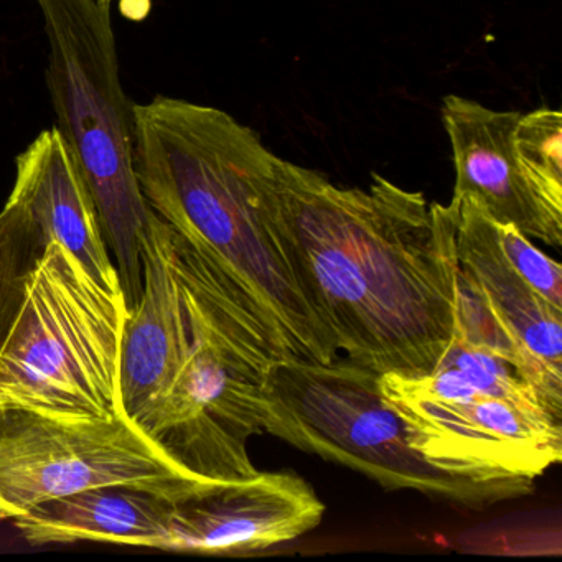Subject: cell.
I'll use <instances>...</instances> for the list:
<instances>
[{"label": "cell", "instance_id": "e0dca14e", "mask_svg": "<svg viewBox=\"0 0 562 562\" xmlns=\"http://www.w3.org/2000/svg\"><path fill=\"white\" fill-rule=\"evenodd\" d=\"M496 241L512 268L554 307L562 308V268L516 226L495 222Z\"/></svg>", "mask_w": 562, "mask_h": 562}, {"label": "cell", "instance_id": "4fadbf2b", "mask_svg": "<svg viewBox=\"0 0 562 562\" xmlns=\"http://www.w3.org/2000/svg\"><path fill=\"white\" fill-rule=\"evenodd\" d=\"M50 241L64 246L103 288L121 291L93 196L57 127L18 157L14 189Z\"/></svg>", "mask_w": 562, "mask_h": 562}, {"label": "cell", "instance_id": "ba28073f", "mask_svg": "<svg viewBox=\"0 0 562 562\" xmlns=\"http://www.w3.org/2000/svg\"><path fill=\"white\" fill-rule=\"evenodd\" d=\"M200 479L173 465L127 419H70L0 407V519L93 486L179 495Z\"/></svg>", "mask_w": 562, "mask_h": 562}, {"label": "cell", "instance_id": "9a60e30c", "mask_svg": "<svg viewBox=\"0 0 562 562\" xmlns=\"http://www.w3.org/2000/svg\"><path fill=\"white\" fill-rule=\"evenodd\" d=\"M48 245L47 233L24 200L11 192L0 212V350L18 321L29 282Z\"/></svg>", "mask_w": 562, "mask_h": 562}, {"label": "cell", "instance_id": "30bf717a", "mask_svg": "<svg viewBox=\"0 0 562 562\" xmlns=\"http://www.w3.org/2000/svg\"><path fill=\"white\" fill-rule=\"evenodd\" d=\"M519 117L516 111H493L456 94L443 98V127L456 167L453 196L559 249L562 203L549 199L522 166L515 144Z\"/></svg>", "mask_w": 562, "mask_h": 562}, {"label": "cell", "instance_id": "6da1fadb", "mask_svg": "<svg viewBox=\"0 0 562 562\" xmlns=\"http://www.w3.org/2000/svg\"><path fill=\"white\" fill-rule=\"evenodd\" d=\"M272 190L338 353L380 374L432 373L456 334L450 206L380 173L344 189L278 156Z\"/></svg>", "mask_w": 562, "mask_h": 562}, {"label": "cell", "instance_id": "8992f818", "mask_svg": "<svg viewBox=\"0 0 562 562\" xmlns=\"http://www.w3.org/2000/svg\"><path fill=\"white\" fill-rule=\"evenodd\" d=\"M123 292L98 284L50 241L0 350V407L70 419H117Z\"/></svg>", "mask_w": 562, "mask_h": 562}, {"label": "cell", "instance_id": "7a4b0ae2", "mask_svg": "<svg viewBox=\"0 0 562 562\" xmlns=\"http://www.w3.org/2000/svg\"><path fill=\"white\" fill-rule=\"evenodd\" d=\"M134 167L150 209L238 289L288 360L327 363L337 344L315 311L272 190L261 137L216 108L134 104Z\"/></svg>", "mask_w": 562, "mask_h": 562}, {"label": "cell", "instance_id": "52a82bcc", "mask_svg": "<svg viewBox=\"0 0 562 562\" xmlns=\"http://www.w3.org/2000/svg\"><path fill=\"white\" fill-rule=\"evenodd\" d=\"M380 387L403 419L411 446L450 475L536 482L561 462V419L482 393L450 364L424 376L383 373Z\"/></svg>", "mask_w": 562, "mask_h": 562}, {"label": "cell", "instance_id": "277c9868", "mask_svg": "<svg viewBox=\"0 0 562 562\" xmlns=\"http://www.w3.org/2000/svg\"><path fill=\"white\" fill-rule=\"evenodd\" d=\"M48 37L47 85L57 130L93 196L127 312L143 295L144 248L157 213L134 167V103L121 83L111 4L35 0Z\"/></svg>", "mask_w": 562, "mask_h": 562}, {"label": "cell", "instance_id": "5b68a950", "mask_svg": "<svg viewBox=\"0 0 562 562\" xmlns=\"http://www.w3.org/2000/svg\"><path fill=\"white\" fill-rule=\"evenodd\" d=\"M266 432L295 449L348 467L386 490H413L486 509L535 490L532 480L479 482L430 465L384 400L380 373L338 355L327 363L284 360L266 378Z\"/></svg>", "mask_w": 562, "mask_h": 562}, {"label": "cell", "instance_id": "8fae6325", "mask_svg": "<svg viewBox=\"0 0 562 562\" xmlns=\"http://www.w3.org/2000/svg\"><path fill=\"white\" fill-rule=\"evenodd\" d=\"M192 344L189 302L177 271L172 226L159 215L144 248V289L127 312L121 348V403L136 423L176 380Z\"/></svg>", "mask_w": 562, "mask_h": 562}, {"label": "cell", "instance_id": "2e32d148", "mask_svg": "<svg viewBox=\"0 0 562 562\" xmlns=\"http://www.w3.org/2000/svg\"><path fill=\"white\" fill-rule=\"evenodd\" d=\"M516 150L542 192L562 203V114L539 108L521 114L515 131Z\"/></svg>", "mask_w": 562, "mask_h": 562}, {"label": "cell", "instance_id": "7c38bea8", "mask_svg": "<svg viewBox=\"0 0 562 562\" xmlns=\"http://www.w3.org/2000/svg\"><path fill=\"white\" fill-rule=\"evenodd\" d=\"M449 206L457 265L529 357L562 381V308L546 301L506 261L495 222L480 206L456 196Z\"/></svg>", "mask_w": 562, "mask_h": 562}, {"label": "cell", "instance_id": "5bb4252c", "mask_svg": "<svg viewBox=\"0 0 562 562\" xmlns=\"http://www.w3.org/2000/svg\"><path fill=\"white\" fill-rule=\"evenodd\" d=\"M173 496L114 483L48 499L12 521L34 546L94 541L162 549Z\"/></svg>", "mask_w": 562, "mask_h": 562}, {"label": "cell", "instance_id": "3957f363", "mask_svg": "<svg viewBox=\"0 0 562 562\" xmlns=\"http://www.w3.org/2000/svg\"><path fill=\"white\" fill-rule=\"evenodd\" d=\"M172 249L192 344L169 390L134 424L193 479H252L248 446L266 432V378L288 357L238 289L173 228Z\"/></svg>", "mask_w": 562, "mask_h": 562}, {"label": "cell", "instance_id": "9c48e42d", "mask_svg": "<svg viewBox=\"0 0 562 562\" xmlns=\"http://www.w3.org/2000/svg\"><path fill=\"white\" fill-rule=\"evenodd\" d=\"M325 505L294 472L196 480L172 498L160 551L245 555L294 541L321 525Z\"/></svg>", "mask_w": 562, "mask_h": 562}, {"label": "cell", "instance_id": "ac0fdd59", "mask_svg": "<svg viewBox=\"0 0 562 562\" xmlns=\"http://www.w3.org/2000/svg\"><path fill=\"white\" fill-rule=\"evenodd\" d=\"M103 2H110V4H111V0H103Z\"/></svg>", "mask_w": 562, "mask_h": 562}]
</instances>
